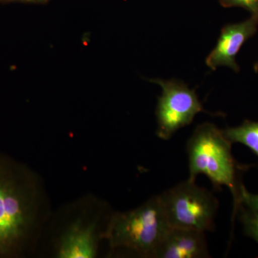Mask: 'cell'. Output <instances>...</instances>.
Wrapping results in <instances>:
<instances>
[{"instance_id":"6da1fadb","label":"cell","mask_w":258,"mask_h":258,"mask_svg":"<svg viewBox=\"0 0 258 258\" xmlns=\"http://www.w3.org/2000/svg\"><path fill=\"white\" fill-rule=\"evenodd\" d=\"M37 218L35 180L23 164L0 154V258L21 255Z\"/></svg>"},{"instance_id":"7a4b0ae2","label":"cell","mask_w":258,"mask_h":258,"mask_svg":"<svg viewBox=\"0 0 258 258\" xmlns=\"http://www.w3.org/2000/svg\"><path fill=\"white\" fill-rule=\"evenodd\" d=\"M232 143L222 130L212 123L198 125L186 144L189 161V179L196 181L205 175L216 189L227 186L234 200V215L240 206V187L237 184Z\"/></svg>"},{"instance_id":"3957f363","label":"cell","mask_w":258,"mask_h":258,"mask_svg":"<svg viewBox=\"0 0 258 258\" xmlns=\"http://www.w3.org/2000/svg\"><path fill=\"white\" fill-rule=\"evenodd\" d=\"M170 227L157 195L134 210L114 214L101 237L108 240L111 248L155 258Z\"/></svg>"},{"instance_id":"277c9868","label":"cell","mask_w":258,"mask_h":258,"mask_svg":"<svg viewBox=\"0 0 258 258\" xmlns=\"http://www.w3.org/2000/svg\"><path fill=\"white\" fill-rule=\"evenodd\" d=\"M188 179L159 195L171 227L207 232L215 229L217 199Z\"/></svg>"},{"instance_id":"5b68a950","label":"cell","mask_w":258,"mask_h":258,"mask_svg":"<svg viewBox=\"0 0 258 258\" xmlns=\"http://www.w3.org/2000/svg\"><path fill=\"white\" fill-rule=\"evenodd\" d=\"M162 89L158 100L156 116L157 136L169 140L179 129L192 123L200 113H210L203 108L195 89L179 80L150 79Z\"/></svg>"},{"instance_id":"8992f818","label":"cell","mask_w":258,"mask_h":258,"mask_svg":"<svg viewBox=\"0 0 258 258\" xmlns=\"http://www.w3.org/2000/svg\"><path fill=\"white\" fill-rule=\"evenodd\" d=\"M258 17L250 18L240 23L225 25L216 46L206 58L207 66L212 71L218 67H227L235 73L240 71L236 57L244 42L253 36L257 30Z\"/></svg>"},{"instance_id":"52a82bcc","label":"cell","mask_w":258,"mask_h":258,"mask_svg":"<svg viewBox=\"0 0 258 258\" xmlns=\"http://www.w3.org/2000/svg\"><path fill=\"white\" fill-rule=\"evenodd\" d=\"M205 232L170 227L155 258L210 257Z\"/></svg>"},{"instance_id":"ba28073f","label":"cell","mask_w":258,"mask_h":258,"mask_svg":"<svg viewBox=\"0 0 258 258\" xmlns=\"http://www.w3.org/2000/svg\"><path fill=\"white\" fill-rule=\"evenodd\" d=\"M98 237L95 223L79 220L70 225L57 245L60 258H93L96 256Z\"/></svg>"},{"instance_id":"9c48e42d","label":"cell","mask_w":258,"mask_h":258,"mask_svg":"<svg viewBox=\"0 0 258 258\" xmlns=\"http://www.w3.org/2000/svg\"><path fill=\"white\" fill-rule=\"evenodd\" d=\"M231 143L243 144L258 157V122L245 120L242 124L222 130Z\"/></svg>"},{"instance_id":"30bf717a","label":"cell","mask_w":258,"mask_h":258,"mask_svg":"<svg viewBox=\"0 0 258 258\" xmlns=\"http://www.w3.org/2000/svg\"><path fill=\"white\" fill-rule=\"evenodd\" d=\"M237 212H240L244 234L258 244V214L247 210L242 205L239 206Z\"/></svg>"},{"instance_id":"8fae6325","label":"cell","mask_w":258,"mask_h":258,"mask_svg":"<svg viewBox=\"0 0 258 258\" xmlns=\"http://www.w3.org/2000/svg\"><path fill=\"white\" fill-rule=\"evenodd\" d=\"M225 8H241L258 17V0H219Z\"/></svg>"},{"instance_id":"7c38bea8","label":"cell","mask_w":258,"mask_h":258,"mask_svg":"<svg viewBox=\"0 0 258 258\" xmlns=\"http://www.w3.org/2000/svg\"><path fill=\"white\" fill-rule=\"evenodd\" d=\"M243 205L247 210L258 214V195L249 192L244 187V185L240 184V205Z\"/></svg>"},{"instance_id":"4fadbf2b","label":"cell","mask_w":258,"mask_h":258,"mask_svg":"<svg viewBox=\"0 0 258 258\" xmlns=\"http://www.w3.org/2000/svg\"><path fill=\"white\" fill-rule=\"evenodd\" d=\"M48 0H0V3H45Z\"/></svg>"},{"instance_id":"5bb4252c","label":"cell","mask_w":258,"mask_h":258,"mask_svg":"<svg viewBox=\"0 0 258 258\" xmlns=\"http://www.w3.org/2000/svg\"><path fill=\"white\" fill-rule=\"evenodd\" d=\"M254 72L258 73V61L257 62H256L255 64H254Z\"/></svg>"}]
</instances>
